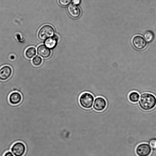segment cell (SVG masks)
<instances>
[{
  "label": "cell",
  "instance_id": "1",
  "mask_svg": "<svg viewBox=\"0 0 156 156\" xmlns=\"http://www.w3.org/2000/svg\"><path fill=\"white\" fill-rule=\"evenodd\" d=\"M139 105L143 110L150 111L156 106V97L150 93H144L140 96Z\"/></svg>",
  "mask_w": 156,
  "mask_h": 156
},
{
  "label": "cell",
  "instance_id": "2",
  "mask_svg": "<svg viewBox=\"0 0 156 156\" xmlns=\"http://www.w3.org/2000/svg\"><path fill=\"white\" fill-rule=\"evenodd\" d=\"M94 100V97L91 94L85 92L80 97L79 101L82 107L85 109H89L92 107Z\"/></svg>",
  "mask_w": 156,
  "mask_h": 156
},
{
  "label": "cell",
  "instance_id": "3",
  "mask_svg": "<svg viewBox=\"0 0 156 156\" xmlns=\"http://www.w3.org/2000/svg\"><path fill=\"white\" fill-rule=\"evenodd\" d=\"M55 30L51 25H45L42 26L39 30L37 36L41 40H45L54 36Z\"/></svg>",
  "mask_w": 156,
  "mask_h": 156
},
{
  "label": "cell",
  "instance_id": "4",
  "mask_svg": "<svg viewBox=\"0 0 156 156\" xmlns=\"http://www.w3.org/2000/svg\"><path fill=\"white\" fill-rule=\"evenodd\" d=\"M152 151L151 147L148 143H145L139 144L135 150L136 153L138 156H149Z\"/></svg>",
  "mask_w": 156,
  "mask_h": 156
},
{
  "label": "cell",
  "instance_id": "5",
  "mask_svg": "<svg viewBox=\"0 0 156 156\" xmlns=\"http://www.w3.org/2000/svg\"><path fill=\"white\" fill-rule=\"evenodd\" d=\"M132 44L134 47L138 50H142L147 46V43L142 36L137 35L134 36L132 39Z\"/></svg>",
  "mask_w": 156,
  "mask_h": 156
},
{
  "label": "cell",
  "instance_id": "6",
  "mask_svg": "<svg viewBox=\"0 0 156 156\" xmlns=\"http://www.w3.org/2000/svg\"><path fill=\"white\" fill-rule=\"evenodd\" d=\"M24 144L21 142H17L12 146L11 150L15 156H23L26 151Z\"/></svg>",
  "mask_w": 156,
  "mask_h": 156
},
{
  "label": "cell",
  "instance_id": "7",
  "mask_svg": "<svg viewBox=\"0 0 156 156\" xmlns=\"http://www.w3.org/2000/svg\"><path fill=\"white\" fill-rule=\"evenodd\" d=\"M106 105V100L103 97H98L94 100L93 108L97 111L101 112L105 109Z\"/></svg>",
  "mask_w": 156,
  "mask_h": 156
},
{
  "label": "cell",
  "instance_id": "8",
  "mask_svg": "<svg viewBox=\"0 0 156 156\" xmlns=\"http://www.w3.org/2000/svg\"><path fill=\"white\" fill-rule=\"evenodd\" d=\"M12 70L8 66H5L0 69V80L5 81L8 79L11 76Z\"/></svg>",
  "mask_w": 156,
  "mask_h": 156
},
{
  "label": "cell",
  "instance_id": "9",
  "mask_svg": "<svg viewBox=\"0 0 156 156\" xmlns=\"http://www.w3.org/2000/svg\"><path fill=\"white\" fill-rule=\"evenodd\" d=\"M69 15L74 18H77L80 16L81 12L80 8L76 5L72 4L69 5L67 9Z\"/></svg>",
  "mask_w": 156,
  "mask_h": 156
},
{
  "label": "cell",
  "instance_id": "10",
  "mask_svg": "<svg viewBox=\"0 0 156 156\" xmlns=\"http://www.w3.org/2000/svg\"><path fill=\"white\" fill-rule=\"evenodd\" d=\"M37 54L43 58H47L49 57L51 54V51L45 45L41 44L38 46L37 48Z\"/></svg>",
  "mask_w": 156,
  "mask_h": 156
},
{
  "label": "cell",
  "instance_id": "11",
  "mask_svg": "<svg viewBox=\"0 0 156 156\" xmlns=\"http://www.w3.org/2000/svg\"><path fill=\"white\" fill-rule=\"evenodd\" d=\"M22 97L21 94L17 92L11 93L9 97V101L12 105H16L19 104L21 101Z\"/></svg>",
  "mask_w": 156,
  "mask_h": 156
},
{
  "label": "cell",
  "instance_id": "12",
  "mask_svg": "<svg viewBox=\"0 0 156 156\" xmlns=\"http://www.w3.org/2000/svg\"><path fill=\"white\" fill-rule=\"evenodd\" d=\"M58 39V36L56 35L53 36L45 40V45L48 48L52 49L56 46Z\"/></svg>",
  "mask_w": 156,
  "mask_h": 156
},
{
  "label": "cell",
  "instance_id": "13",
  "mask_svg": "<svg viewBox=\"0 0 156 156\" xmlns=\"http://www.w3.org/2000/svg\"><path fill=\"white\" fill-rule=\"evenodd\" d=\"M140 95L137 92L132 91L130 93L128 96L129 101L133 103L137 102L139 99Z\"/></svg>",
  "mask_w": 156,
  "mask_h": 156
},
{
  "label": "cell",
  "instance_id": "14",
  "mask_svg": "<svg viewBox=\"0 0 156 156\" xmlns=\"http://www.w3.org/2000/svg\"><path fill=\"white\" fill-rule=\"evenodd\" d=\"M144 36L145 40L149 42H152L155 37L154 32L150 30L146 31L144 33Z\"/></svg>",
  "mask_w": 156,
  "mask_h": 156
},
{
  "label": "cell",
  "instance_id": "15",
  "mask_svg": "<svg viewBox=\"0 0 156 156\" xmlns=\"http://www.w3.org/2000/svg\"><path fill=\"white\" fill-rule=\"evenodd\" d=\"M36 54V50L33 47H30L28 48L26 51L25 55L27 58H31Z\"/></svg>",
  "mask_w": 156,
  "mask_h": 156
},
{
  "label": "cell",
  "instance_id": "16",
  "mask_svg": "<svg viewBox=\"0 0 156 156\" xmlns=\"http://www.w3.org/2000/svg\"><path fill=\"white\" fill-rule=\"evenodd\" d=\"M42 58L38 56L34 57L32 60V62L34 65L39 66L42 63Z\"/></svg>",
  "mask_w": 156,
  "mask_h": 156
},
{
  "label": "cell",
  "instance_id": "17",
  "mask_svg": "<svg viewBox=\"0 0 156 156\" xmlns=\"http://www.w3.org/2000/svg\"><path fill=\"white\" fill-rule=\"evenodd\" d=\"M147 143L152 149H156V137H152L150 138L148 141Z\"/></svg>",
  "mask_w": 156,
  "mask_h": 156
},
{
  "label": "cell",
  "instance_id": "18",
  "mask_svg": "<svg viewBox=\"0 0 156 156\" xmlns=\"http://www.w3.org/2000/svg\"><path fill=\"white\" fill-rule=\"evenodd\" d=\"M72 0H58V2L59 5L62 6H66L69 4L71 2Z\"/></svg>",
  "mask_w": 156,
  "mask_h": 156
},
{
  "label": "cell",
  "instance_id": "19",
  "mask_svg": "<svg viewBox=\"0 0 156 156\" xmlns=\"http://www.w3.org/2000/svg\"><path fill=\"white\" fill-rule=\"evenodd\" d=\"M81 2V0H72L73 4L77 5L80 4Z\"/></svg>",
  "mask_w": 156,
  "mask_h": 156
},
{
  "label": "cell",
  "instance_id": "20",
  "mask_svg": "<svg viewBox=\"0 0 156 156\" xmlns=\"http://www.w3.org/2000/svg\"><path fill=\"white\" fill-rule=\"evenodd\" d=\"M3 156H14L12 154L10 151L5 153Z\"/></svg>",
  "mask_w": 156,
  "mask_h": 156
},
{
  "label": "cell",
  "instance_id": "21",
  "mask_svg": "<svg viewBox=\"0 0 156 156\" xmlns=\"http://www.w3.org/2000/svg\"><path fill=\"white\" fill-rule=\"evenodd\" d=\"M14 56H11V58L13 59L14 58Z\"/></svg>",
  "mask_w": 156,
  "mask_h": 156
}]
</instances>
